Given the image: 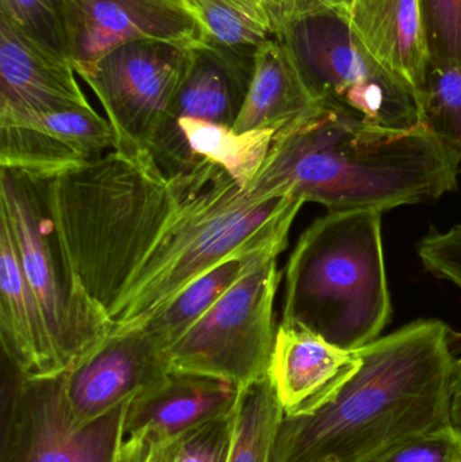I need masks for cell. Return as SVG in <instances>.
<instances>
[{
  "instance_id": "obj_26",
  "label": "cell",
  "mask_w": 461,
  "mask_h": 462,
  "mask_svg": "<svg viewBox=\"0 0 461 462\" xmlns=\"http://www.w3.org/2000/svg\"><path fill=\"white\" fill-rule=\"evenodd\" d=\"M0 15L43 51L70 61L62 0H0Z\"/></svg>"
},
{
  "instance_id": "obj_22",
  "label": "cell",
  "mask_w": 461,
  "mask_h": 462,
  "mask_svg": "<svg viewBox=\"0 0 461 462\" xmlns=\"http://www.w3.org/2000/svg\"><path fill=\"white\" fill-rule=\"evenodd\" d=\"M268 255L235 257L224 261L187 285L159 314L145 325L162 349L172 346L187 333L254 263ZM279 257V255H278Z\"/></svg>"
},
{
  "instance_id": "obj_27",
  "label": "cell",
  "mask_w": 461,
  "mask_h": 462,
  "mask_svg": "<svg viewBox=\"0 0 461 462\" xmlns=\"http://www.w3.org/2000/svg\"><path fill=\"white\" fill-rule=\"evenodd\" d=\"M232 429L233 411L152 450L143 462H226Z\"/></svg>"
},
{
  "instance_id": "obj_31",
  "label": "cell",
  "mask_w": 461,
  "mask_h": 462,
  "mask_svg": "<svg viewBox=\"0 0 461 462\" xmlns=\"http://www.w3.org/2000/svg\"><path fill=\"white\" fill-rule=\"evenodd\" d=\"M449 415H451L452 429L461 437V358L455 364Z\"/></svg>"
},
{
  "instance_id": "obj_30",
  "label": "cell",
  "mask_w": 461,
  "mask_h": 462,
  "mask_svg": "<svg viewBox=\"0 0 461 462\" xmlns=\"http://www.w3.org/2000/svg\"><path fill=\"white\" fill-rule=\"evenodd\" d=\"M373 462H461V437L452 428L425 434Z\"/></svg>"
},
{
  "instance_id": "obj_20",
  "label": "cell",
  "mask_w": 461,
  "mask_h": 462,
  "mask_svg": "<svg viewBox=\"0 0 461 462\" xmlns=\"http://www.w3.org/2000/svg\"><path fill=\"white\" fill-rule=\"evenodd\" d=\"M257 51L205 42L189 64L167 121L195 118L235 126L251 88Z\"/></svg>"
},
{
  "instance_id": "obj_12",
  "label": "cell",
  "mask_w": 461,
  "mask_h": 462,
  "mask_svg": "<svg viewBox=\"0 0 461 462\" xmlns=\"http://www.w3.org/2000/svg\"><path fill=\"white\" fill-rule=\"evenodd\" d=\"M114 149L113 127L92 106L0 116L3 170L51 180Z\"/></svg>"
},
{
  "instance_id": "obj_14",
  "label": "cell",
  "mask_w": 461,
  "mask_h": 462,
  "mask_svg": "<svg viewBox=\"0 0 461 462\" xmlns=\"http://www.w3.org/2000/svg\"><path fill=\"white\" fill-rule=\"evenodd\" d=\"M170 374L167 355L146 328L110 334L80 365L65 374L76 423L89 425Z\"/></svg>"
},
{
  "instance_id": "obj_23",
  "label": "cell",
  "mask_w": 461,
  "mask_h": 462,
  "mask_svg": "<svg viewBox=\"0 0 461 462\" xmlns=\"http://www.w3.org/2000/svg\"><path fill=\"white\" fill-rule=\"evenodd\" d=\"M283 420L284 411L270 377L240 390L233 410L226 462H272Z\"/></svg>"
},
{
  "instance_id": "obj_28",
  "label": "cell",
  "mask_w": 461,
  "mask_h": 462,
  "mask_svg": "<svg viewBox=\"0 0 461 462\" xmlns=\"http://www.w3.org/2000/svg\"><path fill=\"white\" fill-rule=\"evenodd\" d=\"M424 13L432 60L461 62V0H424Z\"/></svg>"
},
{
  "instance_id": "obj_16",
  "label": "cell",
  "mask_w": 461,
  "mask_h": 462,
  "mask_svg": "<svg viewBox=\"0 0 461 462\" xmlns=\"http://www.w3.org/2000/svg\"><path fill=\"white\" fill-rule=\"evenodd\" d=\"M359 365L356 350L348 352L313 331L281 323L268 377L284 417H308L330 403Z\"/></svg>"
},
{
  "instance_id": "obj_24",
  "label": "cell",
  "mask_w": 461,
  "mask_h": 462,
  "mask_svg": "<svg viewBox=\"0 0 461 462\" xmlns=\"http://www.w3.org/2000/svg\"><path fill=\"white\" fill-rule=\"evenodd\" d=\"M205 30L206 42L257 51L275 37L272 0H186Z\"/></svg>"
},
{
  "instance_id": "obj_7",
  "label": "cell",
  "mask_w": 461,
  "mask_h": 462,
  "mask_svg": "<svg viewBox=\"0 0 461 462\" xmlns=\"http://www.w3.org/2000/svg\"><path fill=\"white\" fill-rule=\"evenodd\" d=\"M0 216L8 222L24 276L42 310L60 371L67 374L107 339L111 322L87 298L68 263L43 180L2 168Z\"/></svg>"
},
{
  "instance_id": "obj_1",
  "label": "cell",
  "mask_w": 461,
  "mask_h": 462,
  "mask_svg": "<svg viewBox=\"0 0 461 462\" xmlns=\"http://www.w3.org/2000/svg\"><path fill=\"white\" fill-rule=\"evenodd\" d=\"M357 371L330 403L284 417L272 462H373L452 428L455 360L446 323L421 319L362 349Z\"/></svg>"
},
{
  "instance_id": "obj_11",
  "label": "cell",
  "mask_w": 461,
  "mask_h": 462,
  "mask_svg": "<svg viewBox=\"0 0 461 462\" xmlns=\"http://www.w3.org/2000/svg\"><path fill=\"white\" fill-rule=\"evenodd\" d=\"M62 10L76 73L137 41L187 49L206 42L205 30L186 0H62Z\"/></svg>"
},
{
  "instance_id": "obj_17",
  "label": "cell",
  "mask_w": 461,
  "mask_h": 462,
  "mask_svg": "<svg viewBox=\"0 0 461 462\" xmlns=\"http://www.w3.org/2000/svg\"><path fill=\"white\" fill-rule=\"evenodd\" d=\"M275 135L268 130L238 133L233 127L202 119H172L162 125L149 154L165 178L210 162L246 189L262 170Z\"/></svg>"
},
{
  "instance_id": "obj_19",
  "label": "cell",
  "mask_w": 461,
  "mask_h": 462,
  "mask_svg": "<svg viewBox=\"0 0 461 462\" xmlns=\"http://www.w3.org/2000/svg\"><path fill=\"white\" fill-rule=\"evenodd\" d=\"M0 339L3 358L30 380L62 376L45 317L24 276L8 222L0 216Z\"/></svg>"
},
{
  "instance_id": "obj_18",
  "label": "cell",
  "mask_w": 461,
  "mask_h": 462,
  "mask_svg": "<svg viewBox=\"0 0 461 462\" xmlns=\"http://www.w3.org/2000/svg\"><path fill=\"white\" fill-rule=\"evenodd\" d=\"M76 75L0 15V116L91 107Z\"/></svg>"
},
{
  "instance_id": "obj_8",
  "label": "cell",
  "mask_w": 461,
  "mask_h": 462,
  "mask_svg": "<svg viewBox=\"0 0 461 462\" xmlns=\"http://www.w3.org/2000/svg\"><path fill=\"white\" fill-rule=\"evenodd\" d=\"M279 282L278 255L254 263L165 350L170 374L224 380L240 390L265 379L278 330L273 309Z\"/></svg>"
},
{
  "instance_id": "obj_5",
  "label": "cell",
  "mask_w": 461,
  "mask_h": 462,
  "mask_svg": "<svg viewBox=\"0 0 461 462\" xmlns=\"http://www.w3.org/2000/svg\"><path fill=\"white\" fill-rule=\"evenodd\" d=\"M392 318L382 211H329L295 245L286 268L283 319L355 352Z\"/></svg>"
},
{
  "instance_id": "obj_25",
  "label": "cell",
  "mask_w": 461,
  "mask_h": 462,
  "mask_svg": "<svg viewBox=\"0 0 461 462\" xmlns=\"http://www.w3.org/2000/svg\"><path fill=\"white\" fill-rule=\"evenodd\" d=\"M419 106L422 126L461 162V62L432 60Z\"/></svg>"
},
{
  "instance_id": "obj_13",
  "label": "cell",
  "mask_w": 461,
  "mask_h": 462,
  "mask_svg": "<svg viewBox=\"0 0 461 462\" xmlns=\"http://www.w3.org/2000/svg\"><path fill=\"white\" fill-rule=\"evenodd\" d=\"M240 388L224 380L170 374L127 402L118 462H143L152 450L235 409Z\"/></svg>"
},
{
  "instance_id": "obj_9",
  "label": "cell",
  "mask_w": 461,
  "mask_h": 462,
  "mask_svg": "<svg viewBox=\"0 0 461 462\" xmlns=\"http://www.w3.org/2000/svg\"><path fill=\"white\" fill-rule=\"evenodd\" d=\"M0 462H118L126 404L100 420L76 423L65 393V374L21 376L3 358Z\"/></svg>"
},
{
  "instance_id": "obj_32",
  "label": "cell",
  "mask_w": 461,
  "mask_h": 462,
  "mask_svg": "<svg viewBox=\"0 0 461 462\" xmlns=\"http://www.w3.org/2000/svg\"><path fill=\"white\" fill-rule=\"evenodd\" d=\"M309 2L316 3L321 7L329 8L336 13L343 14L349 7L354 0H309Z\"/></svg>"
},
{
  "instance_id": "obj_3",
  "label": "cell",
  "mask_w": 461,
  "mask_h": 462,
  "mask_svg": "<svg viewBox=\"0 0 461 462\" xmlns=\"http://www.w3.org/2000/svg\"><path fill=\"white\" fill-rule=\"evenodd\" d=\"M43 195L76 280L111 322L178 211L175 181L149 154L114 149L43 180Z\"/></svg>"
},
{
  "instance_id": "obj_10",
  "label": "cell",
  "mask_w": 461,
  "mask_h": 462,
  "mask_svg": "<svg viewBox=\"0 0 461 462\" xmlns=\"http://www.w3.org/2000/svg\"><path fill=\"white\" fill-rule=\"evenodd\" d=\"M189 51L161 41H137L119 46L78 72L113 127L116 151L149 154L170 116Z\"/></svg>"
},
{
  "instance_id": "obj_6",
  "label": "cell",
  "mask_w": 461,
  "mask_h": 462,
  "mask_svg": "<svg viewBox=\"0 0 461 462\" xmlns=\"http://www.w3.org/2000/svg\"><path fill=\"white\" fill-rule=\"evenodd\" d=\"M272 10L276 37L324 107L384 129L421 125L416 97L364 56L341 14L309 0H272Z\"/></svg>"
},
{
  "instance_id": "obj_21",
  "label": "cell",
  "mask_w": 461,
  "mask_h": 462,
  "mask_svg": "<svg viewBox=\"0 0 461 462\" xmlns=\"http://www.w3.org/2000/svg\"><path fill=\"white\" fill-rule=\"evenodd\" d=\"M322 108L289 46L275 35L257 51L251 88L233 130L278 134Z\"/></svg>"
},
{
  "instance_id": "obj_29",
  "label": "cell",
  "mask_w": 461,
  "mask_h": 462,
  "mask_svg": "<svg viewBox=\"0 0 461 462\" xmlns=\"http://www.w3.org/2000/svg\"><path fill=\"white\" fill-rule=\"evenodd\" d=\"M417 252L430 273L461 288V224L428 234Z\"/></svg>"
},
{
  "instance_id": "obj_2",
  "label": "cell",
  "mask_w": 461,
  "mask_h": 462,
  "mask_svg": "<svg viewBox=\"0 0 461 462\" xmlns=\"http://www.w3.org/2000/svg\"><path fill=\"white\" fill-rule=\"evenodd\" d=\"M461 162L427 127L371 126L324 107L273 138L245 189L329 211H387L440 199L457 187Z\"/></svg>"
},
{
  "instance_id": "obj_15",
  "label": "cell",
  "mask_w": 461,
  "mask_h": 462,
  "mask_svg": "<svg viewBox=\"0 0 461 462\" xmlns=\"http://www.w3.org/2000/svg\"><path fill=\"white\" fill-rule=\"evenodd\" d=\"M341 16L364 56L419 102L433 59L424 0H354Z\"/></svg>"
},
{
  "instance_id": "obj_4",
  "label": "cell",
  "mask_w": 461,
  "mask_h": 462,
  "mask_svg": "<svg viewBox=\"0 0 461 462\" xmlns=\"http://www.w3.org/2000/svg\"><path fill=\"white\" fill-rule=\"evenodd\" d=\"M179 208L111 318V333L145 325L187 285L229 258L279 255L305 203L254 199L218 165L173 176Z\"/></svg>"
}]
</instances>
